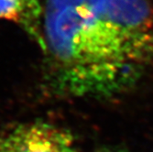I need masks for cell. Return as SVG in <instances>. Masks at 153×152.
<instances>
[{"mask_svg":"<svg viewBox=\"0 0 153 152\" xmlns=\"http://www.w3.org/2000/svg\"><path fill=\"white\" fill-rule=\"evenodd\" d=\"M44 39L58 86L75 95L117 93L153 60L90 0H47Z\"/></svg>","mask_w":153,"mask_h":152,"instance_id":"obj_1","label":"cell"},{"mask_svg":"<svg viewBox=\"0 0 153 152\" xmlns=\"http://www.w3.org/2000/svg\"><path fill=\"white\" fill-rule=\"evenodd\" d=\"M0 152H77L68 130L44 122L23 124L0 136Z\"/></svg>","mask_w":153,"mask_h":152,"instance_id":"obj_2","label":"cell"},{"mask_svg":"<svg viewBox=\"0 0 153 152\" xmlns=\"http://www.w3.org/2000/svg\"><path fill=\"white\" fill-rule=\"evenodd\" d=\"M20 8H21V22L26 26L32 35H35L38 39L39 42L43 44L44 41L40 38L39 34V16L41 13V8L37 0H18Z\"/></svg>","mask_w":153,"mask_h":152,"instance_id":"obj_3","label":"cell"},{"mask_svg":"<svg viewBox=\"0 0 153 152\" xmlns=\"http://www.w3.org/2000/svg\"><path fill=\"white\" fill-rule=\"evenodd\" d=\"M0 18L21 22V8L18 0H0Z\"/></svg>","mask_w":153,"mask_h":152,"instance_id":"obj_4","label":"cell"},{"mask_svg":"<svg viewBox=\"0 0 153 152\" xmlns=\"http://www.w3.org/2000/svg\"><path fill=\"white\" fill-rule=\"evenodd\" d=\"M104 152H115V151H104Z\"/></svg>","mask_w":153,"mask_h":152,"instance_id":"obj_5","label":"cell"}]
</instances>
